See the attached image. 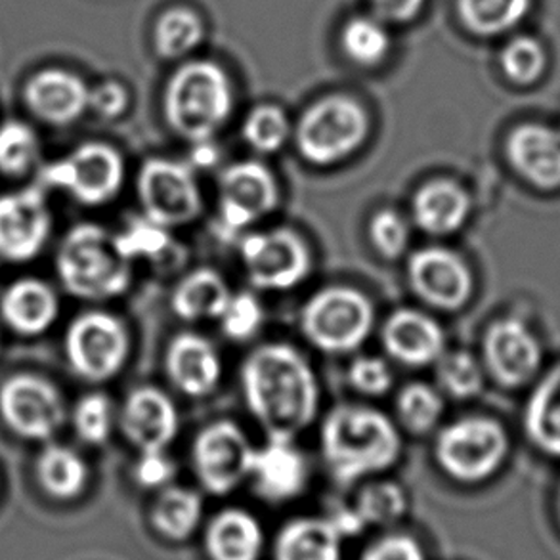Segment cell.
Returning a JSON list of instances; mask_svg holds the SVG:
<instances>
[{
	"instance_id": "1",
	"label": "cell",
	"mask_w": 560,
	"mask_h": 560,
	"mask_svg": "<svg viewBox=\"0 0 560 560\" xmlns=\"http://www.w3.org/2000/svg\"><path fill=\"white\" fill-rule=\"evenodd\" d=\"M245 406L268 440L295 442L319 409V385L311 362L288 342H266L243 360Z\"/></svg>"
},
{
	"instance_id": "2",
	"label": "cell",
	"mask_w": 560,
	"mask_h": 560,
	"mask_svg": "<svg viewBox=\"0 0 560 560\" xmlns=\"http://www.w3.org/2000/svg\"><path fill=\"white\" fill-rule=\"evenodd\" d=\"M319 446L335 480L352 485L394 467L401 455V434L381 409L341 404L324 419Z\"/></svg>"
},
{
	"instance_id": "3",
	"label": "cell",
	"mask_w": 560,
	"mask_h": 560,
	"mask_svg": "<svg viewBox=\"0 0 560 560\" xmlns=\"http://www.w3.org/2000/svg\"><path fill=\"white\" fill-rule=\"evenodd\" d=\"M234 112V89L212 61H189L175 71L163 96L171 130L189 144L211 142Z\"/></svg>"
},
{
	"instance_id": "4",
	"label": "cell",
	"mask_w": 560,
	"mask_h": 560,
	"mask_svg": "<svg viewBox=\"0 0 560 560\" xmlns=\"http://www.w3.org/2000/svg\"><path fill=\"white\" fill-rule=\"evenodd\" d=\"M132 262L122 257L114 235L96 224L71 228L61 242L56 266L63 288L84 301L122 295L132 281Z\"/></svg>"
},
{
	"instance_id": "5",
	"label": "cell",
	"mask_w": 560,
	"mask_h": 560,
	"mask_svg": "<svg viewBox=\"0 0 560 560\" xmlns=\"http://www.w3.org/2000/svg\"><path fill=\"white\" fill-rule=\"evenodd\" d=\"M299 326L314 349L329 357H347L372 337L375 306L360 289L327 285L304 303Z\"/></svg>"
},
{
	"instance_id": "6",
	"label": "cell",
	"mask_w": 560,
	"mask_h": 560,
	"mask_svg": "<svg viewBox=\"0 0 560 560\" xmlns=\"http://www.w3.org/2000/svg\"><path fill=\"white\" fill-rule=\"evenodd\" d=\"M372 121L360 102L334 94L314 102L293 129L296 152L312 167L349 160L370 137Z\"/></svg>"
},
{
	"instance_id": "7",
	"label": "cell",
	"mask_w": 560,
	"mask_h": 560,
	"mask_svg": "<svg viewBox=\"0 0 560 560\" xmlns=\"http://www.w3.org/2000/svg\"><path fill=\"white\" fill-rule=\"evenodd\" d=\"M505 427L486 416L459 417L440 429L434 457L447 477L462 485H478L493 477L508 459Z\"/></svg>"
},
{
	"instance_id": "8",
	"label": "cell",
	"mask_w": 560,
	"mask_h": 560,
	"mask_svg": "<svg viewBox=\"0 0 560 560\" xmlns=\"http://www.w3.org/2000/svg\"><path fill=\"white\" fill-rule=\"evenodd\" d=\"M240 258L250 285L272 293L303 285L314 268L311 245L291 228L245 232Z\"/></svg>"
},
{
	"instance_id": "9",
	"label": "cell",
	"mask_w": 560,
	"mask_h": 560,
	"mask_svg": "<svg viewBox=\"0 0 560 560\" xmlns=\"http://www.w3.org/2000/svg\"><path fill=\"white\" fill-rule=\"evenodd\" d=\"M125 160L114 145L86 142L40 171L45 188L63 189L79 203L102 207L119 196L125 184Z\"/></svg>"
},
{
	"instance_id": "10",
	"label": "cell",
	"mask_w": 560,
	"mask_h": 560,
	"mask_svg": "<svg viewBox=\"0 0 560 560\" xmlns=\"http://www.w3.org/2000/svg\"><path fill=\"white\" fill-rule=\"evenodd\" d=\"M137 196L145 219L168 230L189 226L203 211V194L194 171L167 158H152L140 167Z\"/></svg>"
},
{
	"instance_id": "11",
	"label": "cell",
	"mask_w": 560,
	"mask_h": 560,
	"mask_svg": "<svg viewBox=\"0 0 560 560\" xmlns=\"http://www.w3.org/2000/svg\"><path fill=\"white\" fill-rule=\"evenodd\" d=\"M66 354L79 377L106 383L119 375L129 360V329L109 312H84L69 326Z\"/></svg>"
},
{
	"instance_id": "12",
	"label": "cell",
	"mask_w": 560,
	"mask_h": 560,
	"mask_svg": "<svg viewBox=\"0 0 560 560\" xmlns=\"http://www.w3.org/2000/svg\"><path fill=\"white\" fill-rule=\"evenodd\" d=\"M255 450L247 432L230 419L205 424L191 444V467L199 485L226 495L250 477Z\"/></svg>"
},
{
	"instance_id": "13",
	"label": "cell",
	"mask_w": 560,
	"mask_h": 560,
	"mask_svg": "<svg viewBox=\"0 0 560 560\" xmlns=\"http://www.w3.org/2000/svg\"><path fill=\"white\" fill-rule=\"evenodd\" d=\"M281 189L272 168L260 161H237L219 178V222L243 235L280 207Z\"/></svg>"
},
{
	"instance_id": "14",
	"label": "cell",
	"mask_w": 560,
	"mask_h": 560,
	"mask_svg": "<svg viewBox=\"0 0 560 560\" xmlns=\"http://www.w3.org/2000/svg\"><path fill=\"white\" fill-rule=\"evenodd\" d=\"M409 289L432 311L459 312L475 293V276L467 260L442 245H429L409 255Z\"/></svg>"
},
{
	"instance_id": "15",
	"label": "cell",
	"mask_w": 560,
	"mask_h": 560,
	"mask_svg": "<svg viewBox=\"0 0 560 560\" xmlns=\"http://www.w3.org/2000/svg\"><path fill=\"white\" fill-rule=\"evenodd\" d=\"M485 372L503 388H521L538 377L544 349L523 319L505 316L492 322L482 337Z\"/></svg>"
},
{
	"instance_id": "16",
	"label": "cell",
	"mask_w": 560,
	"mask_h": 560,
	"mask_svg": "<svg viewBox=\"0 0 560 560\" xmlns=\"http://www.w3.org/2000/svg\"><path fill=\"white\" fill-rule=\"evenodd\" d=\"M0 416L23 439L46 440L66 421V404L50 381L20 373L0 386Z\"/></svg>"
},
{
	"instance_id": "17",
	"label": "cell",
	"mask_w": 560,
	"mask_h": 560,
	"mask_svg": "<svg viewBox=\"0 0 560 560\" xmlns=\"http://www.w3.org/2000/svg\"><path fill=\"white\" fill-rule=\"evenodd\" d=\"M52 230L45 189L25 188L0 197V257L25 262L43 250Z\"/></svg>"
},
{
	"instance_id": "18",
	"label": "cell",
	"mask_w": 560,
	"mask_h": 560,
	"mask_svg": "<svg viewBox=\"0 0 560 560\" xmlns=\"http://www.w3.org/2000/svg\"><path fill=\"white\" fill-rule=\"evenodd\" d=\"M122 436L145 452H167L178 436V409L165 390L158 386H138L122 401L119 411Z\"/></svg>"
},
{
	"instance_id": "19",
	"label": "cell",
	"mask_w": 560,
	"mask_h": 560,
	"mask_svg": "<svg viewBox=\"0 0 560 560\" xmlns=\"http://www.w3.org/2000/svg\"><path fill=\"white\" fill-rule=\"evenodd\" d=\"M381 345L386 357L419 370L439 362L447 350V337L431 314L417 308L394 311L381 327Z\"/></svg>"
},
{
	"instance_id": "20",
	"label": "cell",
	"mask_w": 560,
	"mask_h": 560,
	"mask_svg": "<svg viewBox=\"0 0 560 560\" xmlns=\"http://www.w3.org/2000/svg\"><path fill=\"white\" fill-rule=\"evenodd\" d=\"M505 158L515 175L539 191L560 189V129L524 122L509 132Z\"/></svg>"
},
{
	"instance_id": "21",
	"label": "cell",
	"mask_w": 560,
	"mask_h": 560,
	"mask_svg": "<svg viewBox=\"0 0 560 560\" xmlns=\"http://www.w3.org/2000/svg\"><path fill=\"white\" fill-rule=\"evenodd\" d=\"M165 373L178 393L188 398H205L222 381V357L203 335L183 331L167 345Z\"/></svg>"
},
{
	"instance_id": "22",
	"label": "cell",
	"mask_w": 560,
	"mask_h": 560,
	"mask_svg": "<svg viewBox=\"0 0 560 560\" xmlns=\"http://www.w3.org/2000/svg\"><path fill=\"white\" fill-rule=\"evenodd\" d=\"M472 211L469 191L452 178H432L411 199V220L431 237H447L462 230Z\"/></svg>"
},
{
	"instance_id": "23",
	"label": "cell",
	"mask_w": 560,
	"mask_h": 560,
	"mask_svg": "<svg viewBox=\"0 0 560 560\" xmlns=\"http://www.w3.org/2000/svg\"><path fill=\"white\" fill-rule=\"evenodd\" d=\"M249 478L265 500H295L308 482V463L295 442L268 440L255 450Z\"/></svg>"
},
{
	"instance_id": "24",
	"label": "cell",
	"mask_w": 560,
	"mask_h": 560,
	"mask_svg": "<svg viewBox=\"0 0 560 560\" xmlns=\"http://www.w3.org/2000/svg\"><path fill=\"white\" fill-rule=\"evenodd\" d=\"M89 94L83 79L63 69H46L31 79L25 98L33 114L52 125L77 121L89 107Z\"/></svg>"
},
{
	"instance_id": "25",
	"label": "cell",
	"mask_w": 560,
	"mask_h": 560,
	"mask_svg": "<svg viewBox=\"0 0 560 560\" xmlns=\"http://www.w3.org/2000/svg\"><path fill=\"white\" fill-rule=\"evenodd\" d=\"M60 312L54 289L40 280H18L0 299V314L15 334H45Z\"/></svg>"
},
{
	"instance_id": "26",
	"label": "cell",
	"mask_w": 560,
	"mask_h": 560,
	"mask_svg": "<svg viewBox=\"0 0 560 560\" xmlns=\"http://www.w3.org/2000/svg\"><path fill=\"white\" fill-rule=\"evenodd\" d=\"M232 296L226 278L214 268H196L176 283L171 295V308L176 318L196 324L219 319Z\"/></svg>"
},
{
	"instance_id": "27",
	"label": "cell",
	"mask_w": 560,
	"mask_h": 560,
	"mask_svg": "<svg viewBox=\"0 0 560 560\" xmlns=\"http://www.w3.org/2000/svg\"><path fill=\"white\" fill-rule=\"evenodd\" d=\"M265 534L255 516L242 509H226L207 528V551L212 560H258Z\"/></svg>"
},
{
	"instance_id": "28",
	"label": "cell",
	"mask_w": 560,
	"mask_h": 560,
	"mask_svg": "<svg viewBox=\"0 0 560 560\" xmlns=\"http://www.w3.org/2000/svg\"><path fill=\"white\" fill-rule=\"evenodd\" d=\"M524 431L544 454L560 457V364L539 378L528 396Z\"/></svg>"
},
{
	"instance_id": "29",
	"label": "cell",
	"mask_w": 560,
	"mask_h": 560,
	"mask_svg": "<svg viewBox=\"0 0 560 560\" xmlns=\"http://www.w3.org/2000/svg\"><path fill=\"white\" fill-rule=\"evenodd\" d=\"M341 534L329 518H299L276 541V560H341Z\"/></svg>"
},
{
	"instance_id": "30",
	"label": "cell",
	"mask_w": 560,
	"mask_h": 560,
	"mask_svg": "<svg viewBox=\"0 0 560 560\" xmlns=\"http://www.w3.org/2000/svg\"><path fill=\"white\" fill-rule=\"evenodd\" d=\"M114 240L117 249L121 250L122 257L130 262L145 258L158 268H173L180 265L183 258V249L173 237V230L145 219L144 214L130 219L121 232L114 235Z\"/></svg>"
},
{
	"instance_id": "31",
	"label": "cell",
	"mask_w": 560,
	"mask_h": 560,
	"mask_svg": "<svg viewBox=\"0 0 560 560\" xmlns=\"http://www.w3.org/2000/svg\"><path fill=\"white\" fill-rule=\"evenodd\" d=\"M37 477L45 492L56 500H73L86 486L89 467L71 447L48 446L38 455Z\"/></svg>"
},
{
	"instance_id": "32",
	"label": "cell",
	"mask_w": 560,
	"mask_h": 560,
	"mask_svg": "<svg viewBox=\"0 0 560 560\" xmlns=\"http://www.w3.org/2000/svg\"><path fill=\"white\" fill-rule=\"evenodd\" d=\"M394 409L400 427L413 436H424L439 427L446 411V401L436 386L411 381L396 394Z\"/></svg>"
},
{
	"instance_id": "33",
	"label": "cell",
	"mask_w": 560,
	"mask_h": 560,
	"mask_svg": "<svg viewBox=\"0 0 560 560\" xmlns=\"http://www.w3.org/2000/svg\"><path fill=\"white\" fill-rule=\"evenodd\" d=\"M203 516V501L199 493L188 488L168 486L153 505L152 521L155 530L165 538L186 539L196 532L197 524Z\"/></svg>"
},
{
	"instance_id": "34",
	"label": "cell",
	"mask_w": 560,
	"mask_h": 560,
	"mask_svg": "<svg viewBox=\"0 0 560 560\" xmlns=\"http://www.w3.org/2000/svg\"><path fill=\"white\" fill-rule=\"evenodd\" d=\"M532 0H459V15L467 30L493 37L516 27L530 10Z\"/></svg>"
},
{
	"instance_id": "35",
	"label": "cell",
	"mask_w": 560,
	"mask_h": 560,
	"mask_svg": "<svg viewBox=\"0 0 560 560\" xmlns=\"http://www.w3.org/2000/svg\"><path fill=\"white\" fill-rule=\"evenodd\" d=\"M440 393L454 400H469L485 388V365L469 350H446L436 362Z\"/></svg>"
},
{
	"instance_id": "36",
	"label": "cell",
	"mask_w": 560,
	"mask_h": 560,
	"mask_svg": "<svg viewBox=\"0 0 560 560\" xmlns=\"http://www.w3.org/2000/svg\"><path fill=\"white\" fill-rule=\"evenodd\" d=\"M293 127L281 107L262 104L250 109L242 125V137L253 152L273 155L288 144Z\"/></svg>"
},
{
	"instance_id": "37",
	"label": "cell",
	"mask_w": 560,
	"mask_h": 560,
	"mask_svg": "<svg viewBox=\"0 0 560 560\" xmlns=\"http://www.w3.org/2000/svg\"><path fill=\"white\" fill-rule=\"evenodd\" d=\"M203 38V23L188 8H173L161 15L155 46L163 58L176 60L194 52Z\"/></svg>"
},
{
	"instance_id": "38",
	"label": "cell",
	"mask_w": 560,
	"mask_h": 560,
	"mask_svg": "<svg viewBox=\"0 0 560 560\" xmlns=\"http://www.w3.org/2000/svg\"><path fill=\"white\" fill-rule=\"evenodd\" d=\"M341 45L345 54L354 63L373 68L385 60L386 54L390 50V37L386 33L385 25L378 22L377 18L360 15V18H352L345 25Z\"/></svg>"
},
{
	"instance_id": "39",
	"label": "cell",
	"mask_w": 560,
	"mask_h": 560,
	"mask_svg": "<svg viewBox=\"0 0 560 560\" xmlns=\"http://www.w3.org/2000/svg\"><path fill=\"white\" fill-rule=\"evenodd\" d=\"M38 158V138L30 125L8 121L0 127V173L25 175Z\"/></svg>"
},
{
	"instance_id": "40",
	"label": "cell",
	"mask_w": 560,
	"mask_h": 560,
	"mask_svg": "<svg viewBox=\"0 0 560 560\" xmlns=\"http://www.w3.org/2000/svg\"><path fill=\"white\" fill-rule=\"evenodd\" d=\"M266 312L258 296L250 291L232 293L226 308L220 314V329L230 341H253L265 326Z\"/></svg>"
},
{
	"instance_id": "41",
	"label": "cell",
	"mask_w": 560,
	"mask_h": 560,
	"mask_svg": "<svg viewBox=\"0 0 560 560\" xmlns=\"http://www.w3.org/2000/svg\"><path fill=\"white\" fill-rule=\"evenodd\" d=\"M501 68L513 83H538L539 79L546 73V50L536 38H513L501 52Z\"/></svg>"
},
{
	"instance_id": "42",
	"label": "cell",
	"mask_w": 560,
	"mask_h": 560,
	"mask_svg": "<svg viewBox=\"0 0 560 560\" xmlns=\"http://www.w3.org/2000/svg\"><path fill=\"white\" fill-rule=\"evenodd\" d=\"M115 413L106 394L91 393L77 401L73 409V427L79 439L86 444L100 446L107 442L114 431Z\"/></svg>"
},
{
	"instance_id": "43",
	"label": "cell",
	"mask_w": 560,
	"mask_h": 560,
	"mask_svg": "<svg viewBox=\"0 0 560 560\" xmlns=\"http://www.w3.org/2000/svg\"><path fill=\"white\" fill-rule=\"evenodd\" d=\"M354 508L365 524H390L406 513V493L394 482L378 480L365 486Z\"/></svg>"
},
{
	"instance_id": "44",
	"label": "cell",
	"mask_w": 560,
	"mask_h": 560,
	"mask_svg": "<svg viewBox=\"0 0 560 560\" xmlns=\"http://www.w3.org/2000/svg\"><path fill=\"white\" fill-rule=\"evenodd\" d=\"M370 242L378 257L398 260L404 257L411 243V228L408 220L394 209H378L368 226Z\"/></svg>"
},
{
	"instance_id": "45",
	"label": "cell",
	"mask_w": 560,
	"mask_h": 560,
	"mask_svg": "<svg viewBox=\"0 0 560 560\" xmlns=\"http://www.w3.org/2000/svg\"><path fill=\"white\" fill-rule=\"evenodd\" d=\"M352 390L368 398H381L390 393L394 385L393 372L386 360L378 357H357L347 372Z\"/></svg>"
},
{
	"instance_id": "46",
	"label": "cell",
	"mask_w": 560,
	"mask_h": 560,
	"mask_svg": "<svg viewBox=\"0 0 560 560\" xmlns=\"http://www.w3.org/2000/svg\"><path fill=\"white\" fill-rule=\"evenodd\" d=\"M176 463L168 457L167 452H145L140 454L135 478L142 488H165L175 478Z\"/></svg>"
},
{
	"instance_id": "47",
	"label": "cell",
	"mask_w": 560,
	"mask_h": 560,
	"mask_svg": "<svg viewBox=\"0 0 560 560\" xmlns=\"http://www.w3.org/2000/svg\"><path fill=\"white\" fill-rule=\"evenodd\" d=\"M362 560H424L421 547L408 536H388L365 551Z\"/></svg>"
},
{
	"instance_id": "48",
	"label": "cell",
	"mask_w": 560,
	"mask_h": 560,
	"mask_svg": "<svg viewBox=\"0 0 560 560\" xmlns=\"http://www.w3.org/2000/svg\"><path fill=\"white\" fill-rule=\"evenodd\" d=\"M127 106H129V94L122 84L114 81L100 84L98 89H94L89 94V107L107 119L119 117Z\"/></svg>"
},
{
	"instance_id": "49",
	"label": "cell",
	"mask_w": 560,
	"mask_h": 560,
	"mask_svg": "<svg viewBox=\"0 0 560 560\" xmlns=\"http://www.w3.org/2000/svg\"><path fill=\"white\" fill-rule=\"evenodd\" d=\"M372 2L381 20L394 23L413 20L424 4V0H372Z\"/></svg>"
},
{
	"instance_id": "50",
	"label": "cell",
	"mask_w": 560,
	"mask_h": 560,
	"mask_svg": "<svg viewBox=\"0 0 560 560\" xmlns=\"http://www.w3.org/2000/svg\"><path fill=\"white\" fill-rule=\"evenodd\" d=\"M329 521L341 536H357L360 532H364L365 526H368L364 518L358 513L357 508L337 509L334 515L329 516Z\"/></svg>"
},
{
	"instance_id": "51",
	"label": "cell",
	"mask_w": 560,
	"mask_h": 560,
	"mask_svg": "<svg viewBox=\"0 0 560 560\" xmlns=\"http://www.w3.org/2000/svg\"><path fill=\"white\" fill-rule=\"evenodd\" d=\"M196 145V150H194V161L196 163H199L201 167H209V165H212L214 163V158H217V150L212 148V140L211 142H201V144H194Z\"/></svg>"
},
{
	"instance_id": "52",
	"label": "cell",
	"mask_w": 560,
	"mask_h": 560,
	"mask_svg": "<svg viewBox=\"0 0 560 560\" xmlns=\"http://www.w3.org/2000/svg\"><path fill=\"white\" fill-rule=\"evenodd\" d=\"M559 508H560V495H559Z\"/></svg>"
}]
</instances>
